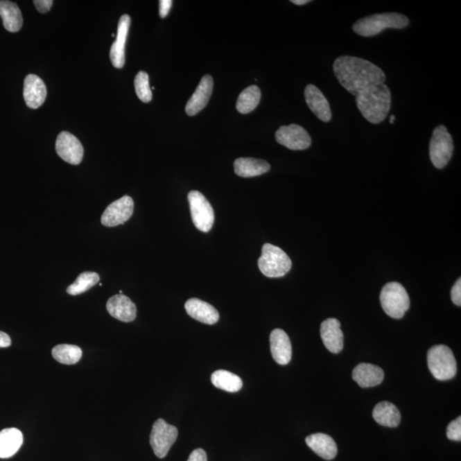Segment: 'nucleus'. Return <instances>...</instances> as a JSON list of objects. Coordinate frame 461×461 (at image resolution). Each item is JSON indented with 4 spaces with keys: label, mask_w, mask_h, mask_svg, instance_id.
Returning <instances> with one entry per match:
<instances>
[{
    "label": "nucleus",
    "mask_w": 461,
    "mask_h": 461,
    "mask_svg": "<svg viewBox=\"0 0 461 461\" xmlns=\"http://www.w3.org/2000/svg\"><path fill=\"white\" fill-rule=\"evenodd\" d=\"M333 71L341 86L356 97L372 87L385 84L386 80L385 73L377 65L356 57L338 58Z\"/></svg>",
    "instance_id": "nucleus-1"
},
{
    "label": "nucleus",
    "mask_w": 461,
    "mask_h": 461,
    "mask_svg": "<svg viewBox=\"0 0 461 461\" xmlns=\"http://www.w3.org/2000/svg\"><path fill=\"white\" fill-rule=\"evenodd\" d=\"M356 102L361 115L369 123L378 124L388 116L392 94L385 84L377 85L356 96Z\"/></svg>",
    "instance_id": "nucleus-2"
},
{
    "label": "nucleus",
    "mask_w": 461,
    "mask_h": 461,
    "mask_svg": "<svg viewBox=\"0 0 461 461\" xmlns=\"http://www.w3.org/2000/svg\"><path fill=\"white\" fill-rule=\"evenodd\" d=\"M409 24L408 18L399 13L375 14L358 20L353 26L357 35L363 37L377 35L386 28H404Z\"/></svg>",
    "instance_id": "nucleus-3"
},
{
    "label": "nucleus",
    "mask_w": 461,
    "mask_h": 461,
    "mask_svg": "<svg viewBox=\"0 0 461 461\" xmlns=\"http://www.w3.org/2000/svg\"><path fill=\"white\" fill-rule=\"evenodd\" d=\"M260 271L268 278H280L288 274L293 261L283 250L271 243H265L258 260Z\"/></svg>",
    "instance_id": "nucleus-4"
},
{
    "label": "nucleus",
    "mask_w": 461,
    "mask_h": 461,
    "mask_svg": "<svg viewBox=\"0 0 461 461\" xmlns=\"http://www.w3.org/2000/svg\"><path fill=\"white\" fill-rule=\"evenodd\" d=\"M428 367L437 381L452 379L457 374V363L452 350L446 345L431 347L427 355Z\"/></svg>",
    "instance_id": "nucleus-5"
},
{
    "label": "nucleus",
    "mask_w": 461,
    "mask_h": 461,
    "mask_svg": "<svg viewBox=\"0 0 461 461\" xmlns=\"http://www.w3.org/2000/svg\"><path fill=\"white\" fill-rule=\"evenodd\" d=\"M381 306L387 315L401 319L410 308V298L403 285L397 282L386 284L381 294Z\"/></svg>",
    "instance_id": "nucleus-6"
},
{
    "label": "nucleus",
    "mask_w": 461,
    "mask_h": 461,
    "mask_svg": "<svg viewBox=\"0 0 461 461\" xmlns=\"http://www.w3.org/2000/svg\"><path fill=\"white\" fill-rule=\"evenodd\" d=\"M453 151V139L444 125L434 129L430 142V158L435 167L444 168L451 159Z\"/></svg>",
    "instance_id": "nucleus-7"
},
{
    "label": "nucleus",
    "mask_w": 461,
    "mask_h": 461,
    "mask_svg": "<svg viewBox=\"0 0 461 461\" xmlns=\"http://www.w3.org/2000/svg\"><path fill=\"white\" fill-rule=\"evenodd\" d=\"M188 201L195 227L204 232L211 230L215 223V213L207 198L198 191H191L188 194Z\"/></svg>",
    "instance_id": "nucleus-8"
},
{
    "label": "nucleus",
    "mask_w": 461,
    "mask_h": 461,
    "mask_svg": "<svg viewBox=\"0 0 461 461\" xmlns=\"http://www.w3.org/2000/svg\"><path fill=\"white\" fill-rule=\"evenodd\" d=\"M178 437V429L169 425L164 419H158L153 424L150 444L155 455L164 459L168 455L173 444Z\"/></svg>",
    "instance_id": "nucleus-9"
},
{
    "label": "nucleus",
    "mask_w": 461,
    "mask_h": 461,
    "mask_svg": "<svg viewBox=\"0 0 461 461\" xmlns=\"http://www.w3.org/2000/svg\"><path fill=\"white\" fill-rule=\"evenodd\" d=\"M276 141L293 150L308 149L311 146V137L299 125L290 124L282 126L275 134Z\"/></svg>",
    "instance_id": "nucleus-10"
},
{
    "label": "nucleus",
    "mask_w": 461,
    "mask_h": 461,
    "mask_svg": "<svg viewBox=\"0 0 461 461\" xmlns=\"http://www.w3.org/2000/svg\"><path fill=\"white\" fill-rule=\"evenodd\" d=\"M134 202L129 196H124L113 202L105 210L101 217V223L104 226L113 227L124 224L131 218L134 213Z\"/></svg>",
    "instance_id": "nucleus-11"
},
{
    "label": "nucleus",
    "mask_w": 461,
    "mask_h": 461,
    "mask_svg": "<svg viewBox=\"0 0 461 461\" xmlns=\"http://www.w3.org/2000/svg\"><path fill=\"white\" fill-rule=\"evenodd\" d=\"M56 150L62 160L72 165H78L83 159L84 149L80 140L69 132L58 136Z\"/></svg>",
    "instance_id": "nucleus-12"
},
{
    "label": "nucleus",
    "mask_w": 461,
    "mask_h": 461,
    "mask_svg": "<svg viewBox=\"0 0 461 461\" xmlns=\"http://www.w3.org/2000/svg\"><path fill=\"white\" fill-rule=\"evenodd\" d=\"M110 315L120 322H132L137 316V308L130 298L123 294L115 295L110 298L106 304Z\"/></svg>",
    "instance_id": "nucleus-13"
},
{
    "label": "nucleus",
    "mask_w": 461,
    "mask_h": 461,
    "mask_svg": "<svg viewBox=\"0 0 461 461\" xmlns=\"http://www.w3.org/2000/svg\"><path fill=\"white\" fill-rule=\"evenodd\" d=\"M131 18L128 15H123L120 18L119 24H118L117 35L116 42L112 44L110 48V57L114 67L121 69L125 64V46L130 28Z\"/></svg>",
    "instance_id": "nucleus-14"
},
{
    "label": "nucleus",
    "mask_w": 461,
    "mask_h": 461,
    "mask_svg": "<svg viewBox=\"0 0 461 461\" xmlns=\"http://www.w3.org/2000/svg\"><path fill=\"white\" fill-rule=\"evenodd\" d=\"M320 336L323 344L331 353L338 354L344 348V334L341 324L334 318L324 320L320 326Z\"/></svg>",
    "instance_id": "nucleus-15"
},
{
    "label": "nucleus",
    "mask_w": 461,
    "mask_h": 461,
    "mask_svg": "<svg viewBox=\"0 0 461 461\" xmlns=\"http://www.w3.org/2000/svg\"><path fill=\"white\" fill-rule=\"evenodd\" d=\"M214 80L211 76L202 77L196 91L188 101L186 106V112L188 116L197 115L199 112L207 105L210 96L212 94Z\"/></svg>",
    "instance_id": "nucleus-16"
},
{
    "label": "nucleus",
    "mask_w": 461,
    "mask_h": 461,
    "mask_svg": "<svg viewBox=\"0 0 461 461\" xmlns=\"http://www.w3.org/2000/svg\"><path fill=\"white\" fill-rule=\"evenodd\" d=\"M304 94L306 103L311 112L324 123L330 121L331 119L330 105L323 92L311 84L306 87Z\"/></svg>",
    "instance_id": "nucleus-17"
},
{
    "label": "nucleus",
    "mask_w": 461,
    "mask_h": 461,
    "mask_svg": "<svg viewBox=\"0 0 461 461\" xmlns=\"http://www.w3.org/2000/svg\"><path fill=\"white\" fill-rule=\"evenodd\" d=\"M272 356L277 363L287 365L293 356V347L289 336L282 329H275L270 334Z\"/></svg>",
    "instance_id": "nucleus-18"
},
{
    "label": "nucleus",
    "mask_w": 461,
    "mask_h": 461,
    "mask_svg": "<svg viewBox=\"0 0 461 461\" xmlns=\"http://www.w3.org/2000/svg\"><path fill=\"white\" fill-rule=\"evenodd\" d=\"M24 97L26 105L31 109H38L46 98V87L43 80L35 75H28L24 80Z\"/></svg>",
    "instance_id": "nucleus-19"
},
{
    "label": "nucleus",
    "mask_w": 461,
    "mask_h": 461,
    "mask_svg": "<svg viewBox=\"0 0 461 461\" xmlns=\"http://www.w3.org/2000/svg\"><path fill=\"white\" fill-rule=\"evenodd\" d=\"M184 308L191 318L204 324H214L218 322L219 312L215 307L205 301L191 298L184 304Z\"/></svg>",
    "instance_id": "nucleus-20"
},
{
    "label": "nucleus",
    "mask_w": 461,
    "mask_h": 461,
    "mask_svg": "<svg viewBox=\"0 0 461 461\" xmlns=\"http://www.w3.org/2000/svg\"><path fill=\"white\" fill-rule=\"evenodd\" d=\"M352 377L361 388L381 385L385 379L383 369L369 363H360L354 369Z\"/></svg>",
    "instance_id": "nucleus-21"
},
{
    "label": "nucleus",
    "mask_w": 461,
    "mask_h": 461,
    "mask_svg": "<svg viewBox=\"0 0 461 461\" xmlns=\"http://www.w3.org/2000/svg\"><path fill=\"white\" fill-rule=\"evenodd\" d=\"M306 444L322 458L331 460L338 453V447L333 438L324 433H316L306 437Z\"/></svg>",
    "instance_id": "nucleus-22"
},
{
    "label": "nucleus",
    "mask_w": 461,
    "mask_h": 461,
    "mask_svg": "<svg viewBox=\"0 0 461 461\" xmlns=\"http://www.w3.org/2000/svg\"><path fill=\"white\" fill-rule=\"evenodd\" d=\"M24 444V435L17 428H6L0 431V458H10Z\"/></svg>",
    "instance_id": "nucleus-23"
},
{
    "label": "nucleus",
    "mask_w": 461,
    "mask_h": 461,
    "mask_svg": "<svg viewBox=\"0 0 461 461\" xmlns=\"http://www.w3.org/2000/svg\"><path fill=\"white\" fill-rule=\"evenodd\" d=\"M270 168L268 162L256 158L241 157L234 162L236 175L243 178L263 175L270 171Z\"/></svg>",
    "instance_id": "nucleus-24"
},
{
    "label": "nucleus",
    "mask_w": 461,
    "mask_h": 461,
    "mask_svg": "<svg viewBox=\"0 0 461 461\" xmlns=\"http://www.w3.org/2000/svg\"><path fill=\"white\" fill-rule=\"evenodd\" d=\"M0 17L7 31L16 33L24 24L23 16L17 3L3 0L0 1Z\"/></svg>",
    "instance_id": "nucleus-25"
},
{
    "label": "nucleus",
    "mask_w": 461,
    "mask_h": 461,
    "mask_svg": "<svg viewBox=\"0 0 461 461\" xmlns=\"http://www.w3.org/2000/svg\"><path fill=\"white\" fill-rule=\"evenodd\" d=\"M372 416L375 421L383 426L394 428L399 426L401 422L400 411L389 401H381L376 405Z\"/></svg>",
    "instance_id": "nucleus-26"
},
{
    "label": "nucleus",
    "mask_w": 461,
    "mask_h": 461,
    "mask_svg": "<svg viewBox=\"0 0 461 461\" xmlns=\"http://www.w3.org/2000/svg\"><path fill=\"white\" fill-rule=\"evenodd\" d=\"M211 382L216 388L227 392H238L243 387L242 379L238 375L226 370H217L214 372Z\"/></svg>",
    "instance_id": "nucleus-27"
},
{
    "label": "nucleus",
    "mask_w": 461,
    "mask_h": 461,
    "mask_svg": "<svg viewBox=\"0 0 461 461\" xmlns=\"http://www.w3.org/2000/svg\"><path fill=\"white\" fill-rule=\"evenodd\" d=\"M261 90L257 86H250L243 90L238 98V112L241 114H248L253 112L261 101Z\"/></svg>",
    "instance_id": "nucleus-28"
},
{
    "label": "nucleus",
    "mask_w": 461,
    "mask_h": 461,
    "mask_svg": "<svg viewBox=\"0 0 461 461\" xmlns=\"http://www.w3.org/2000/svg\"><path fill=\"white\" fill-rule=\"evenodd\" d=\"M51 354L55 360L64 365L76 364L82 357V350L80 347L71 345L55 346Z\"/></svg>",
    "instance_id": "nucleus-29"
},
{
    "label": "nucleus",
    "mask_w": 461,
    "mask_h": 461,
    "mask_svg": "<svg viewBox=\"0 0 461 461\" xmlns=\"http://www.w3.org/2000/svg\"><path fill=\"white\" fill-rule=\"evenodd\" d=\"M101 280L97 272H85L80 274L75 282L70 285L67 288V293L72 295V296H77V295L86 293L94 287Z\"/></svg>",
    "instance_id": "nucleus-30"
},
{
    "label": "nucleus",
    "mask_w": 461,
    "mask_h": 461,
    "mask_svg": "<svg viewBox=\"0 0 461 461\" xmlns=\"http://www.w3.org/2000/svg\"><path fill=\"white\" fill-rule=\"evenodd\" d=\"M136 94L140 101L149 103L153 99V92L150 87L149 76L145 71H139L134 80Z\"/></svg>",
    "instance_id": "nucleus-31"
},
{
    "label": "nucleus",
    "mask_w": 461,
    "mask_h": 461,
    "mask_svg": "<svg viewBox=\"0 0 461 461\" xmlns=\"http://www.w3.org/2000/svg\"><path fill=\"white\" fill-rule=\"evenodd\" d=\"M447 437L450 440L460 442L461 440V418L458 417L450 422L447 428Z\"/></svg>",
    "instance_id": "nucleus-32"
},
{
    "label": "nucleus",
    "mask_w": 461,
    "mask_h": 461,
    "mask_svg": "<svg viewBox=\"0 0 461 461\" xmlns=\"http://www.w3.org/2000/svg\"><path fill=\"white\" fill-rule=\"evenodd\" d=\"M451 299L457 306L460 307L461 305V279H459L453 285L451 290Z\"/></svg>",
    "instance_id": "nucleus-33"
},
{
    "label": "nucleus",
    "mask_w": 461,
    "mask_h": 461,
    "mask_svg": "<svg viewBox=\"0 0 461 461\" xmlns=\"http://www.w3.org/2000/svg\"><path fill=\"white\" fill-rule=\"evenodd\" d=\"M34 3L40 12L46 13L53 6V0H35Z\"/></svg>",
    "instance_id": "nucleus-34"
},
{
    "label": "nucleus",
    "mask_w": 461,
    "mask_h": 461,
    "mask_svg": "<svg viewBox=\"0 0 461 461\" xmlns=\"http://www.w3.org/2000/svg\"><path fill=\"white\" fill-rule=\"evenodd\" d=\"M187 461H208L207 453H206L204 449H195L194 451L191 453Z\"/></svg>",
    "instance_id": "nucleus-35"
},
{
    "label": "nucleus",
    "mask_w": 461,
    "mask_h": 461,
    "mask_svg": "<svg viewBox=\"0 0 461 461\" xmlns=\"http://www.w3.org/2000/svg\"><path fill=\"white\" fill-rule=\"evenodd\" d=\"M160 3V17L164 18L168 16L169 10L171 9L173 1L171 0H161Z\"/></svg>",
    "instance_id": "nucleus-36"
},
{
    "label": "nucleus",
    "mask_w": 461,
    "mask_h": 461,
    "mask_svg": "<svg viewBox=\"0 0 461 461\" xmlns=\"http://www.w3.org/2000/svg\"><path fill=\"white\" fill-rule=\"evenodd\" d=\"M12 345V339L10 336L3 331H0V348H7Z\"/></svg>",
    "instance_id": "nucleus-37"
},
{
    "label": "nucleus",
    "mask_w": 461,
    "mask_h": 461,
    "mask_svg": "<svg viewBox=\"0 0 461 461\" xmlns=\"http://www.w3.org/2000/svg\"><path fill=\"white\" fill-rule=\"evenodd\" d=\"M291 2L297 6H304L305 3H309L308 0H293Z\"/></svg>",
    "instance_id": "nucleus-38"
},
{
    "label": "nucleus",
    "mask_w": 461,
    "mask_h": 461,
    "mask_svg": "<svg viewBox=\"0 0 461 461\" xmlns=\"http://www.w3.org/2000/svg\"><path fill=\"white\" fill-rule=\"evenodd\" d=\"M394 119H396V117L394 115L390 116V123L393 124Z\"/></svg>",
    "instance_id": "nucleus-39"
}]
</instances>
